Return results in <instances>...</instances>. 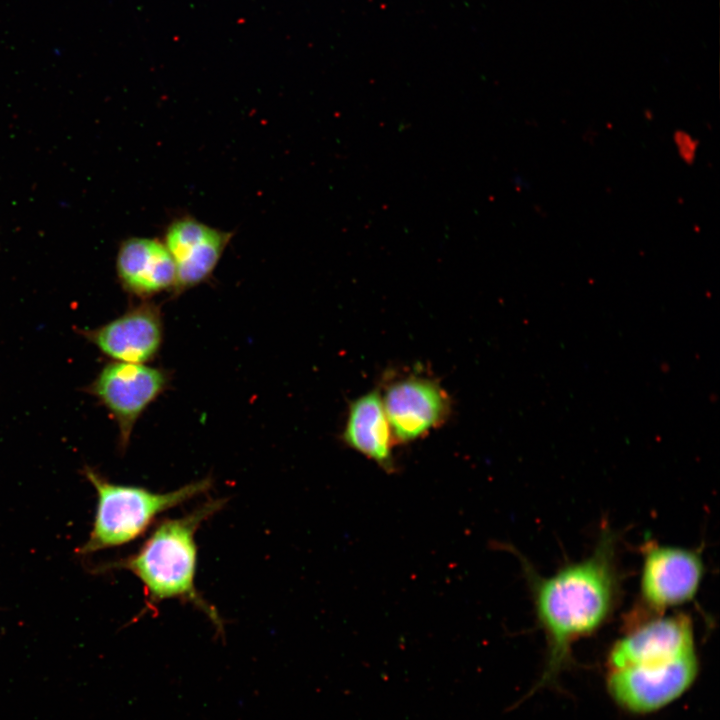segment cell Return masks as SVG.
I'll return each mask as SVG.
<instances>
[{"mask_svg": "<svg viewBox=\"0 0 720 720\" xmlns=\"http://www.w3.org/2000/svg\"><path fill=\"white\" fill-rule=\"evenodd\" d=\"M624 628L608 651L606 670L654 671L697 653L693 622L685 613L655 615Z\"/></svg>", "mask_w": 720, "mask_h": 720, "instance_id": "5", "label": "cell"}, {"mask_svg": "<svg viewBox=\"0 0 720 720\" xmlns=\"http://www.w3.org/2000/svg\"><path fill=\"white\" fill-rule=\"evenodd\" d=\"M90 338L118 362L145 364L157 356L162 346V313L156 304L145 301L92 331Z\"/></svg>", "mask_w": 720, "mask_h": 720, "instance_id": "9", "label": "cell"}, {"mask_svg": "<svg viewBox=\"0 0 720 720\" xmlns=\"http://www.w3.org/2000/svg\"><path fill=\"white\" fill-rule=\"evenodd\" d=\"M117 275L130 294L148 299L174 289L176 266L163 241L148 237H131L119 247Z\"/></svg>", "mask_w": 720, "mask_h": 720, "instance_id": "10", "label": "cell"}, {"mask_svg": "<svg viewBox=\"0 0 720 720\" xmlns=\"http://www.w3.org/2000/svg\"><path fill=\"white\" fill-rule=\"evenodd\" d=\"M641 552L639 599L625 626L688 603L704 577L702 553L696 549L647 541Z\"/></svg>", "mask_w": 720, "mask_h": 720, "instance_id": "4", "label": "cell"}, {"mask_svg": "<svg viewBox=\"0 0 720 720\" xmlns=\"http://www.w3.org/2000/svg\"><path fill=\"white\" fill-rule=\"evenodd\" d=\"M392 435L400 442L422 437L450 413L448 394L430 378L409 376L392 382L382 397Z\"/></svg>", "mask_w": 720, "mask_h": 720, "instance_id": "7", "label": "cell"}, {"mask_svg": "<svg viewBox=\"0 0 720 720\" xmlns=\"http://www.w3.org/2000/svg\"><path fill=\"white\" fill-rule=\"evenodd\" d=\"M343 441L352 449L375 461L383 469L393 467V435L377 390L351 402L342 433Z\"/></svg>", "mask_w": 720, "mask_h": 720, "instance_id": "11", "label": "cell"}, {"mask_svg": "<svg viewBox=\"0 0 720 720\" xmlns=\"http://www.w3.org/2000/svg\"><path fill=\"white\" fill-rule=\"evenodd\" d=\"M169 380L164 369L118 361L99 373L92 392L115 418L122 449L128 445L139 417L168 388Z\"/></svg>", "mask_w": 720, "mask_h": 720, "instance_id": "6", "label": "cell"}, {"mask_svg": "<svg viewBox=\"0 0 720 720\" xmlns=\"http://www.w3.org/2000/svg\"><path fill=\"white\" fill-rule=\"evenodd\" d=\"M225 503L224 498L210 499L181 517L162 520L135 554L106 567L126 569L138 577L144 588V612L153 611L164 600L178 599L203 612L214 625L217 637L224 638V622L217 609L195 586V535Z\"/></svg>", "mask_w": 720, "mask_h": 720, "instance_id": "2", "label": "cell"}, {"mask_svg": "<svg viewBox=\"0 0 720 720\" xmlns=\"http://www.w3.org/2000/svg\"><path fill=\"white\" fill-rule=\"evenodd\" d=\"M84 473L97 491V508L88 540L80 554L122 546L142 536L158 515L212 488L210 477L166 493L107 481L86 467Z\"/></svg>", "mask_w": 720, "mask_h": 720, "instance_id": "3", "label": "cell"}, {"mask_svg": "<svg viewBox=\"0 0 720 720\" xmlns=\"http://www.w3.org/2000/svg\"><path fill=\"white\" fill-rule=\"evenodd\" d=\"M519 559L546 639V664L538 684L545 685L567 667L576 641L599 630L616 608L621 588L616 536L603 530L589 556L549 576Z\"/></svg>", "mask_w": 720, "mask_h": 720, "instance_id": "1", "label": "cell"}, {"mask_svg": "<svg viewBox=\"0 0 720 720\" xmlns=\"http://www.w3.org/2000/svg\"><path fill=\"white\" fill-rule=\"evenodd\" d=\"M231 238V232L192 216L174 219L166 228L163 240L176 266L173 294L180 295L208 280Z\"/></svg>", "mask_w": 720, "mask_h": 720, "instance_id": "8", "label": "cell"}, {"mask_svg": "<svg viewBox=\"0 0 720 720\" xmlns=\"http://www.w3.org/2000/svg\"><path fill=\"white\" fill-rule=\"evenodd\" d=\"M675 140L680 156L687 162L692 161L696 150V145L692 138L683 132H679L675 135Z\"/></svg>", "mask_w": 720, "mask_h": 720, "instance_id": "12", "label": "cell"}]
</instances>
